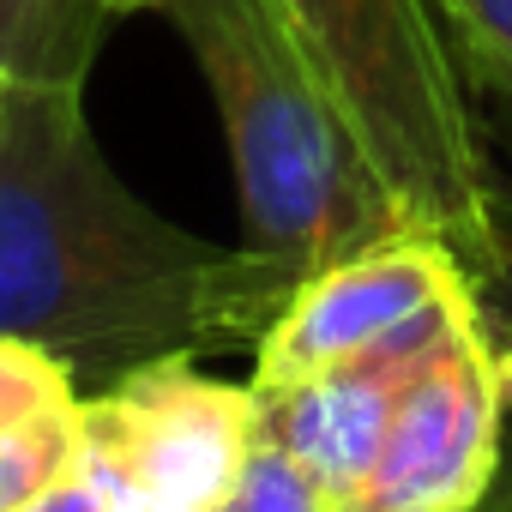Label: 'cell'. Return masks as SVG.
Wrapping results in <instances>:
<instances>
[{"label":"cell","mask_w":512,"mask_h":512,"mask_svg":"<svg viewBox=\"0 0 512 512\" xmlns=\"http://www.w3.org/2000/svg\"><path fill=\"white\" fill-rule=\"evenodd\" d=\"M253 440L260 392L193 356H157L85 392V464L109 512H211Z\"/></svg>","instance_id":"4"},{"label":"cell","mask_w":512,"mask_h":512,"mask_svg":"<svg viewBox=\"0 0 512 512\" xmlns=\"http://www.w3.org/2000/svg\"><path fill=\"white\" fill-rule=\"evenodd\" d=\"M211 512H332V494L290 446L260 434Z\"/></svg>","instance_id":"9"},{"label":"cell","mask_w":512,"mask_h":512,"mask_svg":"<svg viewBox=\"0 0 512 512\" xmlns=\"http://www.w3.org/2000/svg\"><path fill=\"white\" fill-rule=\"evenodd\" d=\"M115 13L97 0H0V91L19 79H85Z\"/></svg>","instance_id":"8"},{"label":"cell","mask_w":512,"mask_h":512,"mask_svg":"<svg viewBox=\"0 0 512 512\" xmlns=\"http://www.w3.org/2000/svg\"><path fill=\"white\" fill-rule=\"evenodd\" d=\"M494 332H500V368H506V464H500V482L512 488V302L494 308Z\"/></svg>","instance_id":"13"},{"label":"cell","mask_w":512,"mask_h":512,"mask_svg":"<svg viewBox=\"0 0 512 512\" xmlns=\"http://www.w3.org/2000/svg\"><path fill=\"white\" fill-rule=\"evenodd\" d=\"M19 512H109V494H103L97 470L85 464V446H79V464L67 476H55L43 494H31Z\"/></svg>","instance_id":"12"},{"label":"cell","mask_w":512,"mask_h":512,"mask_svg":"<svg viewBox=\"0 0 512 512\" xmlns=\"http://www.w3.org/2000/svg\"><path fill=\"white\" fill-rule=\"evenodd\" d=\"M488 296H500V302H512V193H506V272H500V284H494Z\"/></svg>","instance_id":"14"},{"label":"cell","mask_w":512,"mask_h":512,"mask_svg":"<svg viewBox=\"0 0 512 512\" xmlns=\"http://www.w3.org/2000/svg\"><path fill=\"white\" fill-rule=\"evenodd\" d=\"M163 13L217 103L235 163L241 247L302 284L344 253L416 229L266 0H169Z\"/></svg>","instance_id":"2"},{"label":"cell","mask_w":512,"mask_h":512,"mask_svg":"<svg viewBox=\"0 0 512 512\" xmlns=\"http://www.w3.org/2000/svg\"><path fill=\"white\" fill-rule=\"evenodd\" d=\"M290 290L266 253L169 223L109 169L85 79L0 91V338L109 386L157 356L260 344Z\"/></svg>","instance_id":"1"},{"label":"cell","mask_w":512,"mask_h":512,"mask_svg":"<svg viewBox=\"0 0 512 512\" xmlns=\"http://www.w3.org/2000/svg\"><path fill=\"white\" fill-rule=\"evenodd\" d=\"M506 464V368L488 290L464 296L404 386L380 458L332 512H476Z\"/></svg>","instance_id":"5"},{"label":"cell","mask_w":512,"mask_h":512,"mask_svg":"<svg viewBox=\"0 0 512 512\" xmlns=\"http://www.w3.org/2000/svg\"><path fill=\"white\" fill-rule=\"evenodd\" d=\"M482 290V284H476ZM464 290V296H476ZM440 302L428 308L422 320H410L404 332L380 338L374 350L302 380V386H284V392H260V434H272L278 446H290L332 494V506L368 476V464L380 458V440L392 428V410L404 398V386L416 380V368L428 362L440 326L452 320V308L464 302Z\"/></svg>","instance_id":"7"},{"label":"cell","mask_w":512,"mask_h":512,"mask_svg":"<svg viewBox=\"0 0 512 512\" xmlns=\"http://www.w3.org/2000/svg\"><path fill=\"white\" fill-rule=\"evenodd\" d=\"M476 284L482 278L464 266V253L434 229H398L362 253H344V260L308 272L290 290V302L278 308L266 338L253 344L247 386L253 392L302 386V380L374 350L380 338L404 332L410 320H422L428 308H440Z\"/></svg>","instance_id":"6"},{"label":"cell","mask_w":512,"mask_h":512,"mask_svg":"<svg viewBox=\"0 0 512 512\" xmlns=\"http://www.w3.org/2000/svg\"><path fill=\"white\" fill-rule=\"evenodd\" d=\"M476 91L512 103V0H428Z\"/></svg>","instance_id":"10"},{"label":"cell","mask_w":512,"mask_h":512,"mask_svg":"<svg viewBox=\"0 0 512 512\" xmlns=\"http://www.w3.org/2000/svg\"><path fill=\"white\" fill-rule=\"evenodd\" d=\"M338 97L362 157L416 229L446 235L494 290L506 272V187L476 85L428 0H266Z\"/></svg>","instance_id":"3"},{"label":"cell","mask_w":512,"mask_h":512,"mask_svg":"<svg viewBox=\"0 0 512 512\" xmlns=\"http://www.w3.org/2000/svg\"><path fill=\"white\" fill-rule=\"evenodd\" d=\"M97 7L121 19V13H163V7H169V0H97Z\"/></svg>","instance_id":"15"},{"label":"cell","mask_w":512,"mask_h":512,"mask_svg":"<svg viewBox=\"0 0 512 512\" xmlns=\"http://www.w3.org/2000/svg\"><path fill=\"white\" fill-rule=\"evenodd\" d=\"M476 512H512V488H506V482H494V494H488Z\"/></svg>","instance_id":"16"},{"label":"cell","mask_w":512,"mask_h":512,"mask_svg":"<svg viewBox=\"0 0 512 512\" xmlns=\"http://www.w3.org/2000/svg\"><path fill=\"white\" fill-rule=\"evenodd\" d=\"M73 398H85V392L49 350H37L25 338H0V440Z\"/></svg>","instance_id":"11"}]
</instances>
